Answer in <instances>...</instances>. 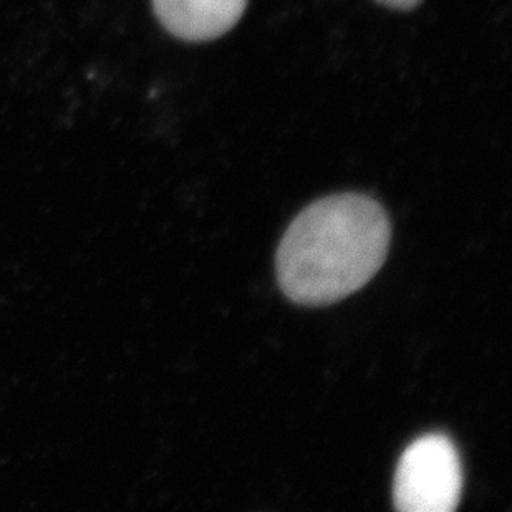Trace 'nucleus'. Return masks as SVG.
<instances>
[{"mask_svg": "<svg viewBox=\"0 0 512 512\" xmlns=\"http://www.w3.org/2000/svg\"><path fill=\"white\" fill-rule=\"evenodd\" d=\"M390 219L375 199L335 194L292 221L277 251V279L292 302L322 307L370 282L385 262Z\"/></svg>", "mask_w": 512, "mask_h": 512, "instance_id": "obj_1", "label": "nucleus"}, {"mask_svg": "<svg viewBox=\"0 0 512 512\" xmlns=\"http://www.w3.org/2000/svg\"><path fill=\"white\" fill-rule=\"evenodd\" d=\"M463 471L453 441L426 435L401 455L393 499L403 512H451L461 498Z\"/></svg>", "mask_w": 512, "mask_h": 512, "instance_id": "obj_2", "label": "nucleus"}, {"mask_svg": "<svg viewBox=\"0 0 512 512\" xmlns=\"http://www.w3.org/2000/svg\"><path fill=\"white\" fill-rule=\"evenodd\" d=\"M246 5L247 0H153L161 25L186 42H209L228 34Z\"/></svg>", "mask_w": 512, "mask_h": 512, "instance_id": "obj_3", "label": "nucleus"}, {"mask_svg": "<svg viewBox=\"0 0 512 512\" xmlns=\"http://www.w3.org/2000/svg\"><path fill=\"white\" fill-rule=\"evenodd\" d=\"M380 4L387 5L390 9L411 10L421 4V0H377Z\"/></svg>", "mask_w": 512, "mask_h": 512, "instance_id": "obj_4", "label": "nucleus"}]
</instances>
